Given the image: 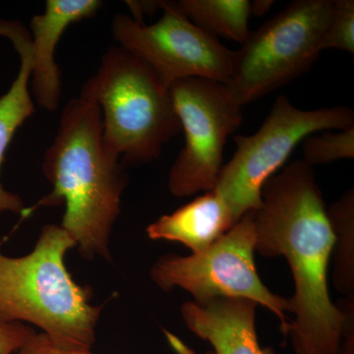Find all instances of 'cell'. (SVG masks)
Returning a JSON list of instances; mask_svg holds the SVG:
<instances>
[{"label":"cell","mask_w":354,"mask_h":354,"mask_svg":"<svg viewBox=\"0 0 354 354\" xmlns=\"http://www.w3.org/2000/svg\"><path fill=\"white\" fill-rule=\"evenodd\" d=\"M253 211L255 252L285 257L295 281L288 298L295 318L288 335L295 354H339L344 313L330 300L328 269L333 236L327 209L311 165L290 162L270 177Z\"/></svg>","instance_id":"6da1fadb"},{"label":"cell","mask_w":354,"mask_h":354,"mask_svg":"<svg viewBox=\"0 0 354 354\" xmlns=\"http://www.w3.org/2000/svg\"><path fill=\"white\" fill-rule=\"evenodd\" d=\"M41 169L53 191L39 206L64 204L60 225L75 241L79 255L111 262V234L129 176L104 147L97 104L81 97L67 102Z\"/></svg>","instance_id":"7a4b0ae2"},{"label":"cell","mask_w":354,"mask_h":354,"mask_svg":"<svg viewBox=\"0 0 354 354\" xmlns=\"http://www.w3.org/2000/svg\"><path fill=\"white\" fill-rule=\"evenodd\" d=\"M74 248V239L55 223L41 227L24 256L0 248V321L39 328L59 348L92 351L104 306L93 304L92 288L67 269L65 258Z\"/></svg>","instance_id":"3957f363"},{"label":"cell","mask_w":354,"mask_h":354,"mask_svg":"<svg viewBox=\"0 0 354 354\" xmlns=\"http://www.w3.org/2000/svg\"><path fill=\"white\" fill-rule=\"evenodd\" d=\"M79 97L101 109L106 151L124 167L157 160L181 130L169 88L143 60L113 46Z\"/></svg>","instance_id":"277c9868"},{"label":"cell","mask_w":354,"mask_h":354,"mask_svg":"<svg viewBox=\"0 0 354 354\" xmlns=\"http://www.w3.org/2000/svg\"><path fill=\"white\" fill-rule=\"evenodd\" d=\"M334 0H297L250 32L234 50L227 84L241 106L304 74L316 62Z\"/></svg>","instance_id":"5b68a950"},{"label":"cell","mask_w":354,"mask_h":354,"mask_svg":"<svg viewBox=\"0 0 354 354\" xmlns=\"http://www.w3.org/2000/svg\"><path fill=\"white\" fill-rule=\"evenodd\" d=\"M351 127L354 113L348 106L304 111L279 95L257 132L234 137L236 152L221 167L213 190L239 223L245 214L260 208L266 181L285 164L297 144L313 133Z\"/></svg>","instance_id":"8992f818"},{"label":"cell","mask_w":354,"mask_h":354,"mask_svg":"<svg viewBox=\"0 0 354 354\" xmlns=\"http://www.w3.org/2000/svg\"><path fill=\"white\" fill-rule=\"evenodd\" d=\"M256 232L253 211L200 252L189 256L169 253L152 265L150 276L160 290L181 288L198 304L220 297L245 298L266 307L281 321L285 333L290 318L288 298L272 292L263 283L254 253Z\"/></svg>","instance_id":"52a82bcc"},{"label":"cell","mask_w":354,"mask_h":354,"mask_svg":"<svg viewBox=\"0 0 354 354\" xmlns=\"http://www.w3.org/2000/svg\"><path fill=\"white\" fill-rule=\"evenodd\" d=\"M169 93L185 143L172 165L167 186L177 198L215 188L228 136L242 123V106L225 84L203 78L177 81Z\"/></svg>","instance_id":"ba28073f"},{"label":"cell","mask_w":354,"mask_h":354,"mask_svg":"<svg viewBox=\"0 0 354 354\" xmlns=\"http://www.w3.org/2000/svg\"><path fill=\"white\" fill-rule=\"evenodd\" d=\"M162 15L153 24L118 14L113 20V38L143 60L165 87L188 78L228 83L232 72L234 50L218 38L203 31L179 12L172 1H164Z\"/></svg>","instance_id":"9c48e42d"},{"label":"cell","mask_w":354,"mask_h":354,"mask_svg":"<svg viewBox=\"0 0 354 354\" xmlns=\"http://www.w3.org/2000/svg\"><path fill=\"white\" fill-rule=\"evenodd\" d=\"M100 0H48L43 14L30 24L32 94L41 109L57 111L62 95V74L55 62L57 44L67 28L91 19L101 10Z\"/></svg>","instance_id":"30bf717a"},{"label":"cell","mask_w":354,"mask_h":354,"mask_svg":"<svg viewBox=\"0 0 354 354\" xmlns=\"http://www.w3.org/2000/svg\"><path fill=\"white\" fill-rule=\"evenodd\" d=\"M258 304L245 298L220 297L187 301L181 316L188 329L209 342L215 354H274L263 348L256 330Z\"/></svg>","instance_id":"8fae6325"},{"label":"cell","mask_w":354,"mask_h":354,"mask_svg":"<svg viewBox=\"0 0 354 354\" xmlns=\"http://www.w3.org/2000/svg\"><path fill=\"white\" fill-rule=\"evenodd\" d=\"M0 36L8 39L20 57L17 77L6 94L0 95V171L4 156L16 131L36 111L29 90L32 74L31 37L18 21L0 20ZM22 198L6 190L0 181V215L26 214Z\"/></svg>","instance_id":"7c38bea8"},{"label":"cell","mask_w":354,"mask_h":354,"mask_svg":"<svg viewBox=\"0 0 354 354\" xmlns=\"http://www.w3.org/2000/svg\"><path fill=\"white\" fill-rule=\"evenodd\" d=\"M237 221L215 190L205 192L147 227L152 241L178 242L192 253L200 252L227 232Z\"/></svg>","instance_id":"4fadbf2b"},{"label":"cell","mask_w":354,"mask_h":354,"mask_svg":"<svg viewBox=\"0 0 354 354\" xmlns=\"http://www.w3.org/2000/svg\"><path fill=\"white\" fill-rule=\"evenodd\" d=\"M172 3L193 24L215 38L223 37L242 44L250 34L248 0H178Z\"/></svg>","instance_id":"5bb4252c"},{"label":"cell","mask_w":354,"mask_h":354,"mask_svg":"<svg viewBox=\"0 0 354 354\" xmlns=\"http://www.w3.org/2000/svg\"><path fill=\"white\" fill-rule=\"evenodd\" d=\"M332 230L333 281L344 297H354V190L346 191L327 209Z\"/></svg>","instance_id":"9a60e30c"},{"label":"cell","mask_w":354,"mask_h":354,"mask_svg":"<svg viewBox=\"0 0 354 354\" xmlns=\"http://www.w3.org/2000/svg\"><path fill=\"white\" fill-rule=\"evenodd\" d=\"M304 160L311 167L326 165L341 158H354V127L309 135L302 141Z\"/></svg>","instance_id":"2e32d148"},{"label":"cell","mask_w":354,"mask_h":354,"mask_svg":"<svg viewBox=\"0 0 354 354\" xmlns=\"http://www.w3.org/2000/svg\"><path fill=\"white\" fill-rule=\"evenodd\" d=\"M328 48L354 53V1L334 0L332 12L321 38L319 50Z\"/></svg>","instance_id":"e0dca14e"},{"label":"cell","mask_w":354,"mask_h":354,"mask_svg":"<svg viewBox=\"0 0 354 354\" xmlns=\"http://www.w3.org/2000/svg\"><path fill=\"white\" fill-rule=\"evenodd\" d=\"M35 333L26 324L0 321V354H15Z\"/></svg>","instance_id":"ac0fdd59"},{"label":"cell","mask_w":354,"mask_h":354,"mask_svg":"<svg viewBox=\"0 0 354 354\" xmlns=\"http://www.w3.org/2000/svg\"><path fill=\"white\" fill-rule=\"evenodd\" d=\"M15 354H95L92 351H77L59 348L44 335L35 333Z\"/></svg>","instance_id":"d6986e66"},{"label":"cell","mask_w":354,"mask_h":354,"mask_svg":"<svg viewBox=\"0 0 354 354\" xmlns=\"http://www.w3.org/2000/svg\"><path fill=\"white\" fill-rule=\"evenodd\" d=\"M335 305L344 316L339 354H354V297H344Z\"/></svg>","instance_id":"ffe728a7"},{"label":"cell","mask_w":354,"mask_h":354,"mask_svg":"<svg viewBox=\"0 0 354 354\" xmlns=\"http://www.w3.org/2000/svg\"><path fill=\"white\" fill-rule=\"evenodd\" d=\"M128 8L132 12V19L138 23H144L145 16H151L162 10V0H147V1H130L125 2Z\"/></svg>","instance_id":"44dd1931"},{"label":"cell","mask_w":354,"mask_h":354,"mask_svg":"<svg viewBox=\"0 0 354 354\" xmlns=\"http://www.w3.org/2000/svg\"><path fill=\"white\" fill-rule=\"evenodd\" d=\"M274 3L272 0H255L251 3V14L258 17L264 16L266 13L269 12Z\"/></svg>","instance_id":"7402d4cb"},{"label":"cell","mask_w":354,"mask_h":354,"mask_svg":"<svg viewBox=\"0 0 354 354\" xmlns=\"http://www.w3.org/2000/svg\"><path fill=\"white\" fill-rule=\"evenodd\" d=\"M167 339H169V342H171L172 348H174V351H176L178 354H195L193 353V351H191L190 348H188L185 344H183V342L179 341L176 337H174V335L169 334L167 333ZM203 354H215L213 351H206Z\"/></svg>","instance_id":"603a6c76"},{"label":"cell","mask_w":354,"mask_h":354,"mask_svg":"<svg viewBox=\"0 0 354 354\" xmlns=\"http://www.w3.org/2000/svg\"><path fill=\"white\" fill-rule=\"evenodd\" d=\"M3 243H4V239H3V237L1 236V235H0V248H2V246H3Z\"/></svg>","instance_id":"cb8c5ba5"}]
</instances>
